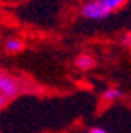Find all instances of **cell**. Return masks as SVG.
I'll use <instances>...</instances> for the list:
<instances>
[{
  "label": "cell",
  "instance_id": "1",
  "mask_svg": "<svg viewBox=\"0 0 131 133\" xmlns=\"http://www.w3.org/2000/svg\"><path fill=\"white\" fill-rule=\"evenodd\" d=\"M20 94H24L20 74H14V72L2 68L0 72V108L4 109L9 102H12Z\"/></svg>",
  "mask_w": 131,
  "mask_h": 133
},
{
  "label": "cell",
  "instance_id": "2",
  "mask_svg": "<svg viewBox=\"0 0 131 133\" xmlns=\"http://www.w3.org/2000/svg\"><path fill=\"white\" fill-rule=\"evenodd\" d=\"M78 14L84 19H89V21H102L111 16L112 10L107 5H104L102 2H99V0H85L84 4L80 5Z\"/></svg>",
  "mask_w": 131,
  "mask_h": 133
},
{
  "label": "cell",
  "instance_id": "3",
  "mask_svg": "<svg viewBox=\"0 0 131 133\" xmlns=\"http://www.w3.org/2000/svg\"><path fill=\"white\" fill-rule=\"evenodd\" d=\"M4 48L9 55H19L20 51L26 48V41L20 36H9L4 41Z\"/></svg>",
  "mask_w": 131,
  "mask_h": 133
},
{
  "label": "cell",
  "instance_id": "4",
  "mask_svg": "<svg viewBox=\"0 0 131 133\" xmlns=\"http://www.w3.org/2000/svg\"><path fill=\"white\" fill-rule=\"evenodd\" d=\"M20 82H22V92L27 96H41L43 89L38 82H34L31 77L20 74Z\"/></svg>",
  "mask_w": 131,
  "mask_h": 133
},
{
  "label": "cell",
  "instance_id": "5",
  "mask_svg": "<svg viewBox=\"0 0 131 133\" xmlns=\"http://www.w3.org/2000/svg\"><path fill=\"white\" fill-rule=\"evenodd\" d=\"M75 66L82 72H89L92 68H95V58L92 55H87V53H82L75 58Z\"/></svg>",
  "mask_w": 131,
  "mask_h": 133
},
{
  "label": "cell",
  "instance_id": "6",
  "mask_svg": "<svg viewBox=\"0 0 131 133\" xmlns=\"http://www.w3.org/2000/svg\"><path fill=\"white\" fill-rule=\"evenodd\" d=\"M121 97H123V90H121L119 87H107V89H104V90H102V94H100L102 102H107V104L119 101Z\"/></svg>",
  "mask_w": 131,
  "mask_h": 133
},
{
  "label": "cell",
  "instance_id": "7",
  "mask_svg": "<svg viewBox=\"0 0 131 133\" xmlns=\"http://www.w3.org/2000/svg\"><path fill=\"white\" fill-rule=\"evenodd\" d=\"M99 2H102L104 5H107V7L114 12V10H119V9L126 4L128 0H99Z\"/></svg>",
  "mask_w": 131,
  "mask_h": 133
},
{
  "label": "cell",
  "instance_id": "8",
  "mask_svg": "<svg viewBox=\"0 0 131 133\" xmlns=\"http://www.w3.org/2000/svg\"><path fill=\"white\" fill-rule=\"evenodd\" d=\"M119 44L123 48H128V50H131V31H126L123 36L119 38Z\"/></svg>",
  "mask_w": 131,
  "mask_h": 133
},
{
  "label": "cell",
  "instance_id": "9",
  "mask_svg": "<svg viewBox=\"0 0 131 133\" xmlns=\"http://www.w3.org/2000/svg\"><path fill=\"white\" fill-rule=\"evenodd\" d=\"M87 133H109V131L106 128H100V126H92L87 130Z\"/></svg>",
  "mask_w": 131,
  "mask_h": 133
},
{
  "label": "cell",
  "instance_id": "10",
  "mask_svg": "<svg viewBox=\"0 0 131 133\" xmlns=\"http://www.w3.org/2000/svg\"><path fill=\"white\" fill-rule=\"evenodd\" d=\"M2 2H7V0H2Z\"/></svg>",
  "mask_w": 131,
  "mask_h": 133
}]
</instances>
